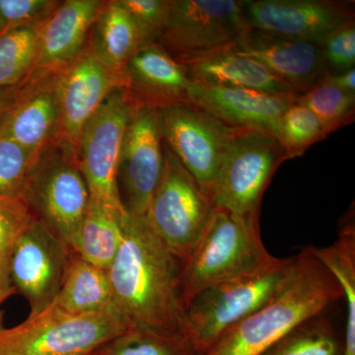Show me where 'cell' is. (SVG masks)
Masks as SVG:
<instances>
[{
	"label": "cell",
	"mask_w": 355,
	"mask_h": 355,
	"mask_svg": "<svg viewBox=\"0 0 355 355\" xmlns=\"http://www.w3.org/2000/svg\"><path fill=\"white\" fill-rule=\"evenodd\" d=\"M9 256H10V254L0 258V307L3 304L4 301L10 297L16 291L12 279H11ZM0 328H2L1 314H0Z\"/></svg>",
	"instance_id": "cell-36"
},
{
	"label": "cell",
	"mask_w": 355,
	"mask_h": 355,
	"mask_svg": "<svg viewBox=\"0 0 355 355\" xmlns=\"http://www.w3.org/2000/svg\"><path fill=\"white\" fill-rule=\"evenodd\" d=\"M164 164V146L155 110L135 105L116 169L119 196L127 214L146 216Z\"/></svg>",
	"instance_id": "cell-12"
},
{
	"label": "cell",
	"mask_w": 355,
	"mask_h": 355,
	"mask_svg": "<svg viewBox=\"0 0 355 355\" xmlns=\"http://www.w3.org/2000/svg\"><path fill=\"white\" fill-rule=\"evenodd\" d=\"M164 146V171L146 218L154 232L184 261L197 246L216 207L209 193Z\"/></svg>",
	"instance_id": "cell-8"
},
{
	"label": "cell",
	"mask_w": 355,
	"mask_h": 355,
	"mask_svg": "<svg viewBox=\"0 0 355 355\" xmlns=\"http://www.w3.org/2000/svg\"><path fill=\"white\" fill-rule=\"evenodd\" d=\"M60 3L57 0H0V35L43 24Z\"/></svg>",
	"instance_id": "cell-32"
},
{
	"label": "cell",
	"mask_w": 355,
	"mask_h": 355,
	"mask_svg": "<svg viewBox=\"0 0 355 355\" xmlns=\"http://www.w3.org/2000/svg\"><path fill=\"white\" fill-rule=\"evenodd\" d=\"M311 253L338 280L347 304L343 355H355V227L354 219L345 222L338 240L329 247H308Z\"/></svg>",
	"instance_id": "cell-25"
},
{
	"label": "cell",
	"mask_w": 355,
	"mask_h": 355,
	"mask_svg": "<svg viewBox=\"0 0 355 355\" xmlns=\"http://www.w3.org/2000/svg\"><path fill=\"white\" fill-rule=\"evenodd\" d=\"M297 102L309 109L330 133L354 121L355 94L324 80L299 95Z\"/></svg>",
	"instance_id": "cell-29"
},
{
	"label": "cell",
	"mask_w": 355,
	"mask_h": 355,
	"mask_svg": "<svg viewBox=\"0 0 355 355\" xmlns=\"http://www.w3.org/2000/svg\"><path fill=\"white\" fill-rule=\"evenodd\" d=\"M287 159L286 149L275 135L237 128L209 188L214 207L237 214H259L266 187Z\"/></svg>",
	"instance_id": "cell-7"
},
{
	"label": "cell",
	"mask_w": 355,
	"mask_h": 355,
	"mask_svg": "<svg viewBox=\"0 0 355 355\" xmlns=\"http://www.w3.org/2000/svg\"><path fill=\"white\" fill-rule=\"evenodd\" d=\"M137 26L142 44H159L164 31L170 0H120Z\"/></svg>",
	"instance_id": "cell-33"
},
{
	"label": "cell",
	"mask_w": 355,
	"mask_h": 355,
	"mask_svg": "<svg viewBox=\"0 0 355 355\" xmlns=\"http://www.w3.org/2000/svg\"><path fill=\"white\" fill-rule=\"evenodd\" d=\"M277 261L261 241L259 214H237L216 207L183 263L184 304L205 287L259 272Z\"/></svg>",
	"instance_id": "cell-3"
},
{
	"label": "cell",
	"mask_w": 355,
	"mask_h": 355,
	"mask_svg": "<svg viewBox=\"0 0 355 355\" xmlns=\"http://www.w3.org/2000/svg\"><path fill=\"white\" fill-rule=\"evenodd\" d=\"M343 298L333 273L305 248L294 256L291 272L277 293L203 355H260L292 329Z\"/></svg>",
	"instance_id": "cell-2"
},
{
	"label": "cell",
	"mask_w": 355,
	"mask_h": 355,
	"mask_svg": "<svg viewBox=\"0 0 355 355\" xmlns=\"http://www.w3.org/2000/svg\"><path fill=\"white\" fill-rule=\"evenodd\" d=\"M249 29L241 1L170 0L159 44L184 62L231 48Z\"/></svg>",
	"instance_id": "cell-10"
},
{
	"label": "cell",
	"mask_w": 355,
	"mask_h": 355,
	"mask_svg": "<svg viewBox=\"0 0 355 355\" xmlns=\"http://www.w3.org/2000/svg\"><path fill=\"white\" fill-rule=\"evenodd\" d=\"M141 46L137 26L120 0L104 1L89 32L88 51L109 69L121 71Z\"/></svg>",
	"instance_id": "cell-22"
},
{
	"label": "cell",
	"mask_w": 355,
	"mask_h": 355,
	"mask_svg": "<svg viewBox=\"0 0 355 355\" xmlns=\"http://www.w3.org/2000/svg\"><path fill=\"white\" fill-rule=\"evenodd\" d=\"M27 80V79H26ZM24 83L19 84V85L12 86V87H6L0 89V119L6 114L9 107L12 105L14 100L17 97L20 89L24 85Z\"/></svg>",
	"instance_id": "cell-38"
},
{
	"label": "cell",
	"mask_w": 355,
	"mask_h": 355,
	"mask_svg": "<svg viewBox=\"0 0 355 355\" xmlns=\"http://www.w3.org/2000/svg\"><path fill=\"white\" fill-rule=\"evenodd\" d=\"M324 62L330 73L338 74L354 69L355 21L354 18L338 26L323 40L321 44Z\"/></svg>",
	"instance_id": "cell-34"
},
{
	"label": "cell",
	"mask_w": 355,
	"mask_h": 355,
	"mask_svg": "<svg viewBox=\"0 0 355 355\" xmlns=\"http://www.w3.org/2000/svg\"><path fill=\"white\" fill-rule=\"evenodd\" d=\"M128 328L113 302L84 315L51 303L18 326L0 328V355H91Z\"/></svg>",
	"instance_id": "cell-6"
},
{
	"label": "cell",
	"mask_w": 355,
	"mask_h": 355,
	"mask_svg": "<svg viewBox=\"0 0 355 355\" xmlns=\"http://www.w3.org/2000/svg\"><path fill=\"white\" fill-rule=\"evenodd\" d=\"M22 198L35 218L73 250L91 198L76 147L58 139L42 149Z\"/></svg>",
	"instance_id": "cell-4"
},
{
	"label": "cell",
	"mask_w": 355,
	"mask_h": 355,
	"mask_svg": "<svg viewBox=\"0 0 355 355\" xmlns=\"http://www.w3.org/2000/svg\"><path fill=\"white\" fill-rule=\"evenodd\" d=\"M125 214L112 209L91 197L73 252L84 261L108 270L114 260L121 238Z\"/></svg>",
	"instance_id": "cell-23"
},
{
	"label": "cell",
	"mask_w": 355,
	"mask_h": 355,
	"mask_svg": "<svg viewBox=\"0 0 355 355\" xmlns=\"http://www.w3.org/2000/svg\"><path fill=\"white\" fill-rule=\"evenodd\" d=\"M97 355H198L188 336L130 327L95 352Z\"/></svg>",
	"instance_id": "cell-27"
},
{
	"label": "cell",
	"mask_w": 355,
	"mask_h": 355,
	"mask_svg": "<svg viewBox=\"0 0 355 355\" xmlns=\"http://www.w3.org/2000/svg\"><path fill=\"white\" fill-rule=\"evenodd\" d=\"M294 257L277 259L259 272L219 282L198 291L187 302L184 334L203 355L231 328L258 310L286 282Z\"/></svg>",
	"instance_id": "cell-5"
},
{
	"label": "cell",
	"mask_w": 355,
	"mask_h": 355,
	"mask_svg": "<svg viewBox=\"0 0 355 355\" xmlns=\"http://www.w3.org/2000/svg\"><path fill=\"white\" fill-rule=\"evenodd\" d=\"M34 219L22 197L0 198V258L11 253Z\"/></svg>",
	"instance_id": "cell-35"
},
{
	"label": "cell",
	"mask_w": 355,
	"mask_h": 355,
	"mask_svg": "<svg viewBox=\"0 0 355 355\" xmlns=\"http://www.w3.org/2000/svg\"><path fill=\"white\" fill-rule=\"evenodd\" d=\"M73 250L35 218L21 235L9 256L16 291L29 301L36 315L55 301L64 282Z\"/></svg>",
	"instance_id": "cell-13"
},
{
	"label": "cell",
	"mask_w": 355,
	"mask_h": 355,
	"mask_svg": "<svg viewBox=\"0 0 355 355\" xmlns=\"http://www.w3.org/2000/svg\"><path fill=\"white\" fill-rule=\"evenodd\" d=\"M326 83L336 86V88L355 94V69H350L343 73H329L323 79Z\"/></svg>",
	"instance_id": "cell-37"
},
{
	"label": "cell",
	"mask_w": 355,
	"mask_h": 355,
	"mask_svg": "<svg viewBox=\"0 0 355 355\" xmlns=\"http://www.w3.org/2000/svg\"><path fill=\"white\" fill-rule=\"evenodd\" d=\"M135 103L118 86L100 105L81 130L76 142L81 172L91 197L125 214L116 184V169L123 137Z\"/></svg>",
	"instance_id": "cell-9"
},
{
	"label": "cell",
	"mask_w": 355,
	"mask_h": 355,
	"mask_svg": "<svg viewBox=\"0 0 355 355\" xmlns=\"http://www.w3.org/2000/svg\"><path fill=\"white\" fill-rule=\"evenodd\" d=\"M161 137L187 171L209 193L221 159L236 128L189 104L156 109Z\"/></svg>",
	"instance_id": "cell-11"
},
{
	"label": "cell",
	"mask_w": 355,
	"mask_h": 355,
	"mask_svg": "<svg viewBox=\"0 0 355 355\" xmlns=\"http://www.w3.org/2000/svg\"><path fill=\"white\" fill-rule=\"evenodd\" d=\"M58 73H32L0 119V133L37 155L62 137Z\"/></svg>",
	"instance_id": "cell-15"
},
{
	"label": "cell",
	"mask_w": 355,
	"mask_h": 355,
	"mask_svg": "<svg viewBox=\"0 0 355 355\" xmlns=\"http://www.w3.org/2000/svg\"><path fill=\"white\" fill-rule=\"evenodd\" d=\"M91 355H97V354H95V352H94V354H91Z\"/></svg>",
	"instance_id": "cell-39"
},
{
	"label": "cell",
	"mask_w": 355,
	"mask_h": 355,
	"mask_svg": "<svg viewBox=\"0 0 355 355\" xmlns=\"http://www.w3.org/2000/svg\"><path fill=\"white\" fill-rule=\"evenodd\" d=\"M121 85V71L103 64L87 48L72 64L58 72L57 88L62 119L60 139L76 147L86 121L107 96Z\"/></svg>",
	"instance_id": "cell-17"
},
{
	"label": "cell",
	"mask_w": 355,
	"mask_h": 355,
	"mask_svg": "<svg viewBox=\"0 0 355 355\" xmlns=\"http://www.w3.org/2000/svg\"><path fill=\"white\" fill-rule=\"evenodd\" d=\"M42 25L0 35V89L19 85L31 76Z\"/></svg>",
	"instance_id": "cell-28"
},
{
	"label": "cell",
	"mask_w": 355,
	"mask_h": 355,
	"mask_svg": "<svg viewBox=\"0 0 355 355\" xmlns=\"http://www.w3.org/2000/svg\"><path fill=\"white\" fill-rule=\"evenodd\" d=\"M298 97L266 94L251 89L191 83L188 103L228 127L251 128L277 139L280 118Z\"/></svg>",
	"instance_id": "cell-18"
},
{
	"label": "cell",
	"mask_w": 355,
	"mask_h": 355,
	"mask_svg": "<svg viewBox=\"0 0 355 355\" xmlns=\"http://www.w3.org/2000/svg\"><path fill=\"white\" fill-rule=\"evenodd\" d=\"M36 156L0 133V198L22 197Z\"/></svg>",
	"instance_id": "cell-31"
},
{
	"label": "cell",
	"mask_w": 355,
	"mask_h": 355,
	"mask_svg": "<svg viewBox=\"0 0 355 355\" xmlns=\"http://www.w3.org/2000/svg\"><path fill=\"white\" fill-rule=\"evenodd\" d=\"M329 135L321 121L296 99L280 118L277 139L292 159L302 155Z\"/></svg>",
	"instance_id": "cell-30"
},
{
	"label": "cell",
	"mask_w": 355,
	"mask_h": 355,
	"mask_svg": "<svg viewBox=\"0 0 355 355\" xmlns=\"http://www.w3.org/2000/svg\"><path fill=\"white\" fill-rule=\"evenodd\" d=\"M232 50L260 62L304 94L330 73L321 46L250 28L238 39Z\"/></svg>",
	"instance_id": "cell-16"
},
{
	"label": "cell",
	"mask_w": 355,
	"mask_h": 355,
	"mask_svg": "<svg viewBox=\"0 0 355 355\" xmlns=\"http://www.w3.org/2000/svg\"><path fill=\"white\" fill-rule=\"evenodd\" d=\"M343 340L324 313L306 320L260 355H343Z\"/></svg>",
	"instance_id": "cell-26"
},
{
	"label": "cell",
	"mask_w": 355,
	"mask_h": 355,
	"mask_svg": "<svg viewBox=\"0 0 355 355\" xmlns=\"http://www.w3.org/2000/svg\"><path fill=\"white\" fill-rule=\"evenodd\" d=\"M243 13L250 28L320 44L331 31L354 18L352 4L331 0H245Z\"/></svg>",
	"instance_id": "cell-14"
},
{
	"label": "cell",
	"mask_w": 355,
	"mask_h": 355,
	"mask_svg": "<svg viewBox=\"0 0 355 355\" xmlns=\"http://www.w3.org/2000/svg\"><path fill=\"white\" fill-rule=\"evenodd\" d=\"M53 304L70 314L97 312L112 303L108 270L74 254Z\"/></svg>",
	"instance_id": "cell-24"
},
{
	"label": "cell",
	"mask_w": 355,
	"mask_h": 355,
	"mask_svg": "<svg viewBox=\"0 0 355 355\" xmlns=\"http://www.w3.org/2000/svg\"><path fill=\"white\" fill-rule=\"evenodd\" d=\"M103 3L102 0L60 1L40 30L32 73H58L72 64L87 46L91 26Z\"/></svg>",
	"instance_id": "cell-20"
},
{
	"label": "cell",
	"mask_w": 355,
	"mask_h": 355,
	"mask_svg": "<svg viewBox=\"0 0 355 355\" xmlns=\"http://www.w3.org/2000/svg\"><path fill=\"white\" fill-rule=\"evenodd\" d=\"M232 46L179 62L184 65L193 83L298 97L291 86L253 58L236 53Z\"/></svg>",
	"instance_id": "cell-21"
},
{
	"label": "cell",
	"mask_w": 355,
	"mask_h": 355,
	"mask_svg": "<svg viewBox=\"0 0 355 355\" xmlns=\"http://www.w3.org/2000/svg\"><path fill=\"white\" fill-rule=\"evenodd\" d=\"M121 224L120 248L108 270L112 302L130 327L186 335L184 261L146 216L125 214Z\"/></svg>",
	"instance_id": "cell-1"
},
{
	"label": "cell",
	"mask_w": 355,
	"mask_h": 355,
	"mask_svg": "<svg viewBox=\"0 0 355 355\" xmlns=\"http://www.w3.org/2000/svg\"><path fill=\"white\" fill-rule=\"evenodd\" d=\"M121 76L135 105L154 110L188 103L193 83L184 65L159 44H142L123 65Z\"/></svg>",
	"instance_id": "cell-19"
}]
</instances>
